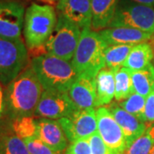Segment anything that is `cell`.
<instances>
[{
  "instance_id": "cb8c5ba5",
  "label": "cell",
  "mask_w": 154,
  "mask_h": 154,
  "mask_svg": "<svg viewBox=\"0 0 154 154\" xmlns=\"http://www.w3.org/2000/svg\"><path fill=\"white\" fill-rule=\"evenodd\" d=\"M11 128L18 137L22 140L37 136V120L33 118V116H22L12 119Z\"/></svg>"
},
{
  "instance_id": "ffe728a7",
  "label": "cell",
  "mask_w": 154,
  "mask_h": 154,
  "mask_svg": "<svg viewBox=\"0 0 154 154\" xmlns=\"http://www.w3.org/2000/svg\"><path fill=\"white\" fill-rule=\"evenodd\" d=\"M134 92L146 98L154 89V66L151 64L148 68L131 71Z\"/></svg>"
},
{
  "instance_id": "e0dca14e",
  "label": "cell",
  "mask_w": 154,
  "mask_h": 154,
  "mask_svg": "<svg viewBox=\"0 0 154 154\" xmlns=\"http://www.w3.org/2000/svg\"><path fill=\"white\" fill-rule=\"evenodd\" d=\"M115 69L105 67L96 76V106L110 105L115 98Z\"/></svg>"
},
{
  "instance_id": "8992f818",
  "label": "cell",
  "mask_w": 154,
  "mask_h": 154,
  "mask_svg": "<svg viewBox=\"0 0 154 154\" xmlns=\"http://www.w3.org/2000/svg\"><path fill=\"white\" fill-rule=\"evenodd\" d=\"M125 27L154 34V7L120 0L108 28Z\"/></svg>"
},
{
  "instance_id": "4316f807",
  "label": "cell",
  "mask_w": 154,
  "mask_h": 154,
  "mask_svg": "<svg viewBox=\"0 0 154 154\" xmlns=\"http://www.w3.org/2000/svg\"><path fill=\"white\" fill-rule=\"evenodd\" d=\"M23 140L25 141L30 154H58L51 150L37 136L28 138Z\"/></svg>"
},
{
  "instance_id": "484cf974",
  "label": "cell",
  "mask_w": 154,
  "mask_h": 154,
  "mask_svg": "<svg viewBox=\"0 0 154 154\" xmlns=\"http://www.w3.org/2000/svg\"><path fill=\"white\" fill-rule=\"evenodd\" d=\"M118 105H120L123 110H125L128 113L132 114L143 122L144 109H145V105H146L145 97L136 93H133L126 99L119 101Z\"/></svg>"
},
{
  "instance_id": "4dcf8cb0",
  "label": "cell",
  "mask_w": 154,
  "mask_h": 154,
  "mask_svg": "<svg viewBox=\"0 0 154 154\" xmlns=\"http://www.w3.org/2000/svg\"><path fill=\"white\" fill-rule=\"evenodd\" d=\"M6 115L5 109V92L0 83V119Z\"/></svg>"
},
{
  "instance_id": "44dd1931",
  "label": "cell",
  "mask_w": 154,
  "mask_h": 154,
  "mask_svg": "<svg viewBox=\"0 0 154 154\" xmlns=\"http://www.w3.org/2000/svg\"><path fill=\"white\" fill-rule=\"evenodd\" d=\"M115 99L122 101L129 97L134 92L131 70L126 67L115 69Z\"/></svg>"
},
{
  "instance_id": "603a6c76",
  "label": "cell",
  "mask_w": 154,
  "mask_h": 154,
  "mask_svg": "<svg viewBox=\"0 0 154 154\" xmlns=\"http://www.w3.org/2000/svg\"><path fill=\"white\" fill-rule=\"evenodd\" d=\"M154 147V122L147 126L146 131L130 144L122 154H151Z\"/></svg>"
},
{
  "instance_id": "2e32d148",
  "label": "cell",
  "mask_w": 154,
  "mask_h": 154,
  "mask_svg": "<svg viewBox=\"0 0 154 154\" xmlns=\"http://www.w3.org/2000/svg\"><path fill=\"white\" fill-rule=\"evenodd\" d=\"M107 108L110 110L116 121L121 127L125 135L128 146L146 131L147 125L136 116L123 110L118 104L110 103Z\"/></svg>"
},
{
  "instance_id": "f1b7e54d",
  "label": "cell",
  "mask_w": 154,
  "mask_h": 154,
  "mask_svg": "<svg viewBox=\"0 0 154 154\" xmlns=\"http://www.w3.org/2000/svg\"><path fill=\"white\" fill-rule=\"evenodd\" d=\"M64 154H92L88 139L77 140L67 147Z\"/></svg>"
},
{
  "instance_id": "d6a6232c",
  "label": "cell",
  "mask_w": 154,
  "mask_h": 154,
  "mask_svg": "<svg viewBox=\"0 0 154 154\" xmlns=\"http://www.w3.org/2000/svg\"><path fill=\"white\" fill-rule=\"evenodd\" d=\"M5 131H6L5 127V125H4V123L0 121V136L2 135V134H3V133L5 132Z\"/></svg>"
},
{
  "instance_id": "e575fe53",
  "label": "cell",
  "mask_w": 154,
  "mask_h": 154,
  "mask_svg": "<svg viewBox=\"0 0 154 154\" xmlns=\"http://www.w3.org/2000/svg\"><path fill=\"white\" fill-rule=\"evenodd\" d=\"M151 154H154V147L152 148V152H151Z\"/></svg>"
},
{
  "instance_id": "3957f363",
  "label": "cell",
  "mask_w": 154,
  "mask_h": 154,
  "mask_svg": "<svg viewBox=\"0 0 154 154\" xmlns=\"http://www.w3.org/2000/svg\"><path fill=\"white\" fill-rule=\"evenodd\" d=\"M57 17L54 7L49 5L32 4L25 11L23 33L30 50L45 46L53 33Z\"/></svg>"
},
{
  "instance_id": "30bf717a",
  "label": "cell",
  "mask_w": 154,
  "mask_h": 154,
  "mask_svg": "<svg viewBox=\"0 0 154 154\" xmlns=\"http://www.w3.org/2000/svg\"><path fill=\"white\" fill-rule=\"evenodd\" d=\"M98 133L108 147L116 154H122L128 147L125 135L110 110L101 106L96 110Z\"/></svg>"
},
{
  "instance_id": "52a82bcc",
  "label": "cell",
  "mask_w": 154,
  "mask_h": 154,
  "mask_svg": "<svg viewBox=\"0 0 154 154\" xmlns=\"http://www.w3.org/2000/svg\"><path fill=\"white\" fill-rule=\"evenodd\" d=\"M28 51L21 38L0 36V83L8 85L20 75L28 63Z\"/></svg>"
},
{
  "instance_id": "d4e9b609",
  "label": "cell",
  "mask_w": 154,
  "mask_h": 154,
  "mask_svg": "<svg viewBox=\"0 0 154 154\" xmlns=\"http://www.w3.org/2000/svg\"><path fill=\"white\" fill-rule=\"evenodd\" d=\"M1 154H30L25 141L14 133L4 132L0 136Z\"/></svg>"
},
{
  "instance_id": "7c38bea8",
  "label": "cell",
  "mask_w": 154,
  "mask_h": 154,
  "mask_svg": "<svg viewBox=\"0 0 154 154\" xmlns=\"http://www.w3.org/2000/svg\"><path fill=\"white\" fill-rule=\"evenodd\" d=\"M57 10L59 15L76 24L82 30L92 27L91 0H58Z\"/></svg>"
},
{
  "instance_id": "5b68a950",
  "label": "cell",
  "mask_w": 154,
  "mask_h": 154,
  "mask_svg": "<svg viewBox=\"0 0 154 154\" xmlns=\"http://www.w3.org/2000/svg\"><path fill=\"white\" fill-rule=\"evenodd\" d=\"M82 35V29L64 17L58 15L53 33L45 45L46 53L71 61Z\"/></svg>"
},
{
  "instance_id": "ba28073f",
  "label": "cell",
  "mask_w": 154,
  "mask_h": 154,
  "mask_svg": "<svg viewBox=\"0 0 154 154\" xmlns=\"http://www.w3.org/2000/svg\"><path fill=\"white\" fill-rule=\"evenodd\" d=\"M58 122L71 143L77 140L89 139L98 132L97 113L94 108L79 109L69 117H62Z\"/></svg>"
},
{
  "instance_id": "9a60e30c",
  "label": "cell",
  "mask_w": 154,
  "mask_h": 154,
  "mask_svg": "<svg viewBox=\"0 0 154 154\" xmlns=\"http://www.w3.org/2000/svg\"><path fill=\"white\" fill-rule=\"evenodd\" d=\"M99 36L108 45H137L148 42L154 34L140 29L125 27L106 28L98 32Z\"/></svg>"
},
{
  "instance_id": "83f0119b",
  "label": "cell",
  "mask_w": 154,
  "mask_h": 154,
  "mask_svg": "<svg viewBox=\"0 0 154 154\" xmlns=\"http://www.w3.org/2000/svg\"><path fill=\"white\" fill-rule=\"evenodd\" d=\"M92 154H116L104 142L99 134L96 132L88 139Z\"/></svg>"
},
{
  "instance_id": "8d00e7d4",
  "label": "cell",
  "mask_w": 154,
  "mask_h": 154,
  "mask_svg": "<svg viewBox=\"0 0 154 154\" xmlns=\"http://www.w3.org/2000/svg\"><path fill=\"white\" fill-rule=\"evenodd\" d=\"M0 154H1V153H0Z\"/></svg>"
},
{
  "instance_id": "d590c367",
  "label": "cell",
  "mask_w": 154,
  "mask_h": 154,
  "mask_svg": "<svg viewBox=\"0 0 154 154\" xmlns=\"http://www.w3.org/2000/svg\"><path fill=\"white\" fill-rule=\"evenodd\" d=\"M153 59H154V45H153Z\"/></svg>"
},
{
  "instance_id": "7402d4cb",
  "label": "cell",
  "mask_w": 154,
  "mask_h": 154,
  "mask_svg": "<svg viewBox=\"0 0 154 154\" xmlns=\"http://www.w3.org/2000/svg\"><path fill=\"white\" fill-rule=\"evenodd\" d=\"M134 45H111L105 50V67L116 69L123 65Z\"/></svg>"
},
{
  "instance_id": "6da1fadb",
  "label": "cell",
  "mask_w": 154,
  "mask_h": 154,
  "mask_svg": "<svg viewBox=\"0 0 154 154\" xmlns=\"http://www.w3.org/2000/svg\"><path fill=\"white\" fill-rule=\"evenodd\" d=\"M43 91L33 68L25 69L7 85L5 91L6 115L11 119L33 116Z\"/></svg>"
},
{
  "instance_id": "f546056e",
  "label": "cell",
  "mask_w": 154,
  "mask_h": 154,
  "mask_svg": "<svg viewBox=\"0 0 154 154\" xmlns=\"http://www.w3.org/2000/svg\"><path fill=\"white\" fill-rule=\"evenodd\" d=\"M143 122L146 124H152L154 122V89L146 98V105L144 109Z\"/></svg>"
},
{
  "instance_id": "277c9868",
  "label": "cell",
  "mask_w": 154,
  "mask_h": 154,
  "mask_svg": "<svg viewBox=\"0 0 154 154\" xmlns=\"http://www.w3.org/2000/svg\"><path fill=\"white\" fill-rule=\"evenodd\" d=\"M108 45L91 28H84L75 50L71 63L78 75L88 74L97 76L100 69L105 67V50Z\"/></svg>"
},
{
  "instance_id": "836d02e7",
  "label": "cell",
  "mask_w": 154,
  "mask_h": 154,
  "mask_svg": "<svg viewBox=\"0 0 154 154\" xmlns=\"http://www.w3.org/2000/svg\"><path fill=\"white\" fill-rule=\"evenodd\" d=\"M42 1H45V2H47V3H55V2H58V0H42Z\"/></svg>"
},
{
  "instance_id": "5bb4252c",
  "label": "cell",
  "mask_w": 154,
  "mask_h": 154,
  "mask_svg": "<svg viewBox=\"0 0 154 154\" xmlns=\"http://www.w3.org/2000/svg\"><path fill=\"white\" fill-rule=\"evenodd\" d=\"M79 109L94 108L97 103L96 76L82 74L68 92Z\"/></svg>"
},
{
  "instance_id": "9c48e42d",
  "label": "cell",
  "mask_w": 154,
  "mask_h": 154,
  "mask_svg": "<svg viewBox=\"0 0 154 154\" xmlns=\"http://www.w3.org/2000/svg\"><path fill=\"white\" fill-rule=\"evenodd\" d=\"M79 108L68 93L44 90L39 99L34 116L42 118L58 120L69 117Z\"/></svg>"
},
{
  "instance_id": "7a4b0ae2",
  "label": "cell",
  "mask_w": 154,
  "mask_h": 154,
  "mask_svg": "<svg viewBox=\"0 0 154 154\" xmlns=\"http://www.w3.org/2000/svg\"><path fill=\"white\" fill-rule=\"evenodd\" d=\"M31 67L44 90L48 91L68 93L79 76L69 61L48 53L34 57Z\"/></svg>"
},
{
  "instance_id": "8fae6325",
  "label": "cell",
  "mask_w": 154,
  "mask_h": 154,
  "mask_svg": "<svg viewBox=\"0 0 154 154\" xmlns=\"http://www.w3.org/2000/svg\"><path fill=\"white\" fill-rule=\"evenodd\" d=\"M25 10L16 1L0 2V36L7 38H20L24 25Z\"/></svg>"
},
{
  "instance_id": "1f68e13d",
  "label": "cell",
  "mask_w": 154,
  "mask_h": 154,
  "mask_svg": "<svg viewBox=\"0 0 154 154\" xmlns=\"http://www.w3.org/2000/svg\"><path fill=\"white\" fill-rule=\"evenodd\" d=\"M131 1L138 3V4H141V5H145L154 7V0H131Z\"/></svg>"
},
{
  "instance_id": "d6986e66",
  "label": "cell",
  "mask_w": 154,
  "mask_h": 154,
  "mask_svg": "<svg viewBox=\"0 0 154 154\" xmlns=\"http://www.w3.org/2000/svg\"><path fill=\"white\" fill-rule=\"evenodd\" d=\"M153 59V49L148 42H142L133 46L122 67L131 71L141 70L148 68Z\"/></svg>"
},
{
  "instance_id": "ac0fdd59",
  "label": "cell",
  "mask_w": 154,
  "mask_h": 154,
  "mask_svg": "<svg viewBox=\"0 0 154 154\" xmlns=\"http://www.w3.org/2000/svg\"><path fill=\"white\" fill-rule=\"evenodd\" d=\"M120 0H91L92 27L91 29L99 32L109 27L115 15Z\"/></svg>"
},
{
  "instance_id": "4fadbf2b",
  "label": "cell",
  "mask_w": 154,
  "mask_h": 154,
  "mask_svg": "<svg viewBox=\"0 0 154 154\" xmlns=\"http://www.w3.org/2000/svg\"><path fill=\"white\" fill-rule=\"evenodd\" d=\"M37 137L55 152L61 154L68 147V139L58 120L37 119Z\"/></svg>"
}]
</instances>
